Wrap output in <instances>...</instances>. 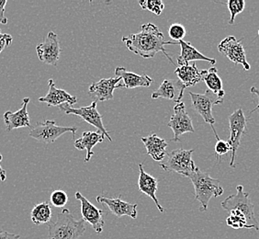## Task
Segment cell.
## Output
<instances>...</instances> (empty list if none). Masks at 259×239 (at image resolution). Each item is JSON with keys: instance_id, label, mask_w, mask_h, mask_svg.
Wrapping results in <instances>:
<instances>
[{"instance_id": "obj_1", "label": "cell", "mask_w": 259, "mask_h": 239, "mask_svg": "<svg viewBox=\"0 0 259 239\" xmlns=\"http://www.w3.org/2000/svg\"><path fill=\"white\" fill-rule=\"evenodd\" d=\"M121 41L130 52H133L145 59L153 58L158 52H162L172 64H174V61L167 54V51L164 49V46L180 45L176 42L164 41L163 32L157 26L151 22L141 26V30L138 33L123 36Z\"/></svg>"}, {"instance_id": "obj_2", "label": "cell", "mask_w": 259, "mask_h": 239, "mask_svg": "<svg viewBox=\"0 0 259 239\" xmlns=\"http://www.w3.org/2000/svg\"><path fill=\"white\" fill-rule=\"evenodd\" d=\"M85 232V221L75 220L68 209L63 210L56 221L48 224V239H78Z\"/></svg>"}, {"instance_id": "obj_3", "label": "cell", "mask_w": 259, "mask_h": 239, "mask_svg": "<svg viewBox=\"0 0 259 239\" xmlns=\"http://www.w3.org/2000/svg\"><path fill=\"white\" fill-rule=\"evenodd\" d=\"M189 179L194 186L195 199L200 205V212L207 211L211 198H217L224 194V189L220 185L219 179L211 178L209 173L201 171L198 167Z\"/></svg>"}, {"instance_id": "obj_4", "label": "cell", "mask_w": 259, "mask_h": 239, "mask_svg": "<svg viewBox=\"0 0 259 239\" xmlns=\"http://www.w3.org/2000/svg\"><path fill=\"white\" fill-rule=\"evenodd\" d=\"M222 207L229 213L233 210H239L245 215L249 229L254 228L258 231V221L254 214V205L249 199V193L244 192V187L242 185H238L236 187L235 194L230 195L224 202H222Z\"/></svg>"}, {"instance_id": "obj_5", "label": "cell", "mask_w": 259, "mask_h": 239, "mask_svg": "<svg viewBox=\"0 0 259 239\" xmlns=\"http://www.w3.org/2000/svg\"><path fill=\"white\" fill-rule=\"evenodd\" d=\"M194 149H176L166 154V160L160 164V167L167 172H176L183 177L190 178L197 169L192 154Z\"/></svg>"}, {"instance_id": "obj_6", "label": "cell", "mask_w": 259, "mask_h": 239, "mask_svg": "<svg viewBox=\"0 0 259 239\" xmlns=\"http://www.w3.org/2000/svg\"><path fill=\"white\" fill-rule=\"evenodd\" d=\"M190 95L194 110L203 118L205 123L210 125V127L217 138V141L221 140L217 135L214 126H213L215 124V119L212 115V107L214 105L222 104L224 102V100L220 99L217 95L214 94L213 92H211L209 90H206L204 94H198V93L190 92Z\"/></svg>"}, {"instance_id": "obj_7", "label": "cell", "mask_w": 259, "mask_h": 239, "mask_svg": "<svg viewBox=\"0 0 259 239\" xmlns=\"http://www.w3.org/2000/svg\"><path fill=\"white\" fill-rule=\"evenodd\" d=\"M78 127H64L56 125L55 121L45 120L44 122L37 123L34 127L30 130V137L35 140L45 143L52 144L60 137L61 135H65V133H72L73 137L75 138V133Z\"/></svg>"}, {"instance_id": "obj_8", "label": "cell", "mask_w": 259, "mask_h": 239, "mask_svg": "<svg viewBox=\"0 0 259 239\" xmlns=\"http://www.w3.org/2000/svg\"><path fill=\"white\" fill-rule=\"evenodd\" d=\"M230 127V138L227 142L231 146V161L230 167L235 168L236 152L241 145V137L246 133L247 118L245 117L244 110L242 109L234 110L228 117Z\"/></svg>"}, {"instance_id": "obj_9", "label": "cell", "mask_w": 259, "mask_h": 239, "mask_svg": "<svg viewBox=\"0 0 259 239\" xmlns=\"http://www.w3.org/2000/svg\"><path fill=\"white\" fill-rule=\"evenodd\" d=\"M59 109L63 111H65L66 114L77 115L81 117L82 119L87 122L88 124L93 125L96 127L99 132L102 133L105 135V137H108V139L110 142H112V138L109 135V132L106 130L102 122V115L97 110V101H93L90 106L88 107H81L78 109H75L71 107V105L65 104L59 106Z\"/></svg>"}, {"instance_id": "obj_10", "label": "cell", "mask_w": 259, "mask_h": 239, "mask_svg": "<svg viewBox=\"0 0 259 239\" xmlns=\"http://www.w3.org/2000/svg\"><path fill=\"white\" fill-rule=\"evenodd\" d=\"M167 126L173 131L174 138L171 141L175 143L180 142L181 135L187 133H194L195 129L192 121L190 115L188 114L185 104L182 101L180 103H177L175 106L173 115L171 116Z\"/></svg>"}, {"instance_id": "obj_11", "label": "cell", "mask_w": 259, "mask_h": 239, "mask_svg": "<svg viewBox=\"0 0 259 239\" xmlns=\"http://www.w3.org/2000/svg\"><path fill=\"white\" fill-rule=\"evenodd\" d=\"M218 50L235 65H241L244 70L248 71L251 65L246 59V54L242 40H237L234 36H228L218 45Z\"/></svg>"}, {"instance_id": "obj_12", "label": "cell", "mask_w": 259, "mask_h": 239, "mask_svg": "<svg viewBox=\"0 0 259 239\" xmlns=\"http://www.w3.org/2000/svg\"><path fill=\"white\" fill-rule=\"evenodd\" d=\"M36 52L40 61L46 65L56 66L60 58L62 49L58 36L54 31H50L45 41L37 45Z\"/></svg>"}, {"instance_id": "obj_13", "label": "cell", "mask_w": 259, "mask_h": 239, "mask_svg": "<svg viewBox=\"0 0 259 239\" xmlns=\"http://www.w3.org/2000/svg\"><path fill=\"white\" fill-rule=\"evenodd\" d=\"M75 198L79 201L81 204V214L83 220L91 224L93 229L95 230L98 234H100L103 231L104 227V218L102 210L98 209L95 205H92L89 200L84 197L80 192L75 193Z\"/></svg>"}, {"instance_id": "obj_14", "label": "cell", "mask_w": 259, "mask_h": 239, "mask_svg": "<svg viewBox=\"0 0 259 239\" xmlns=\"http://www.w3.org/2000/svg\"><path fill=\"white\" fill-rule=\"evenodd\" d=\"M120 80V77H110L93 82L90 85L89 93L97 102L112 100L114 90L122 88V84H118Z\"/></svg>"}, {"instance_id": "obj_15", "label": "cell", "mask_w": 259, "mask_h": 239, "mask_svg": "<svg viewBox=\"0 0 259 239\" xmlns=\"http://www.w3.org/2000/svg\"><path fill=\"white\" fill-rule=\"evenodd\" d=\"M97 202L106 205L110 212L114 214L116 217L120 218L122 216H129L133 219L137 218V205L130 204L121 200V196L118 198H110V197H103V196H98Z\"/></svg>"}, {"instance_id": "obj_16", "label": "cell", "mask_w": 259, "mask_h": 239, "mask_svg": "<svg viewBox=\"0 0 259 239\" xmlns=\"http://www.w3.org/2000/svg\"><path fill=\"white\" fill-rule=\"evenodd\" d=\"M30 100V98H24L20 110L16 112L8 110L3 114V120L8 132L22 127H30V116L28 112V104Z\"/></svg>"}, {"instance_id": "obj_17", "label": "cell", "mask_w": 259, "mask_h": 239, "mask_svg": "<svg viewBox=\"0 0 259 239\" xmlns=\"http://www.w3.org/2000/svg\"><path fill=\"white\" fill-rule=\"evenodd\" d=\"M185 89L184 85L180 80L164 79L157 90L153 92V99H165L174 100L175 102L180 103L183 98Z\"/></svg>"}, {"instance_id": "obj_18", "label": "cell", "mask_w": 259, "mask_h": 239, "mask_svg": "<svg viewBox=\"0 0 259 239\" xmlns=\"http://www.w3.org/2000/svg\"><path fill=\"white\" fill-rule=\"evenodd\" d=\"M139 167V178H138V188L139 190L147 195L151 199L155 202V206L160 213H164V209L163 206L160 205L158 200L156 198V192L158 190V179H155L152 175L148 174L144 170V166L142 163L138 165Z\"/></svg>"}, {"instance_id": "obj_19", "label": "cell", "mask_w": 259, "mask_h": 239, "mask_svg": "<svg viewBox=\"0 0 259 239\" xmlns=\"http://www.w3.org/2000/svg\"><path fill=\"white\" fill-rule=\"evenodd\" d=\"M48 86H49V90L48 93L39 99L40 102L46 103L48 106H61V105L67 104L75 105L77 102V99L75 96H72L69 93H67L65 90H61L56 88L54 79L48 80Z\"/></svg>"}, {"instance_id": "obj_20", "label": "cell", "mask_w": 259, "mask_h": 239, "mask_svg": "<svg viewBox=\"0 0 259 239\" xmlns=\"http://www.w3.org/2000/svg\"><path fill=\"white\" fill-rule=\"evenodd\" d=\"M116 77H120L123 80L122 88L133 90L136 88H149L155 80L148 75H137L133 72H129L122 66H117L115 68Z\"/></svg>"}, {"instance_id": "obj_21", "label": "cell", "mask_w": 259, "mask_h": 239, "mask_svg": "<svg viewBox=\"0 0 259 239\" xmlns=\"http://www.w3.org/2000/svg\"><path fill=\"white\" fill-rule=\"evenodd\" d=\"M142 142L144 143L147 154L157 162H161L166 156V148L168 146L167 142L164 139L160 138L155 134L148 135L146 137H142Z\"/></svg>"}, {"instance_id": "obj_22", "label": "cell", "mask_w": 259, "mask_h": 239, "mask_svg": "<svg viewBox=\"0 0 259 239\" xmlns=\"http://www.w3.org/2000/svg\"><path fill=\"white\" fill-rule=\"evenodd\" d=\"M205 70H199L195 63L192 65H179L175 70V74L178 75L185 89L201 82Z\"/></svg>"}, {"instance_id": "obj_23", "label": "cell", "mask_w": 259, "mask_h": 239, "mask_svg": "<svg viewBox=\"0 0 259 239\" xmlns=\"http://www.w3.org/2000/svg\"><path fill=\"white\" fill-rule=\"evenodd\" d=\"M181 48L180 55L178 56V64L179 65H189L191 61H205L209 62L211 65L216 64L215 58H209L208 56L201 54L199 51L193 47L190 42H185L184 40L179 42Z\"/></svg>"}, {"instance_id": "obj_24", "label": "cell", "mask_w": 259, "mask_h": 239, "mask_svg": "<svg viewBox=\"0 0 259 239\" xmlns=\"http://www.w3.org/2000/svg\"><path fill=\"white\" fill-rule=\"evenodd\" d=\"M105 135L99 131L97 132H84L82 136L75 141V147L78 150H87L85 162H90L93 156V147L99 143L104 141Z\"/></svg>"}, {"instance_id": "obj_25", "label": "cell", "mask_w": 259, "mask_h": 239, "mask_svg": "<svg viewBox=\"0 0 259 239\" xmlns=\"http://www.w3.org/2000/svg\"><path fill=\"white\" fill-rule=\"evenodd\" d=\"M202 81H204L209 90L217 95L220 99L224 100L225 91L223 89V81L218 75V70L216 67L211 66L209 69L205 70Z\"/></svg>"}, {"instance_id": "obj_26", "label": "cell", "mask_w": 259, "mask_h": 239, "mask_svg": "<svg viewBox=\"0 0 259 239\" xmlns=\"http://www.w3.org/2000/svg\"><path fill=\"white\" fill-rule=\"evenodd\" d=\"M31 222L36 225L49 224L52 218V209L47 202L35 205L30 213Z\"/></svg>"}, {"instance_id": "obj_27", "label": "cell", "mask_w": 259, "mask_h": 239, "mask_svg": "<svg viewBox=\"0 0 259 239\" xmlns=\"http://www.w3.org/2000/svg\"><path fill=\"white\" fill-rule=\"evenodd\" d=\"M226 224L234 229H240V228L249 229L245 215L242 212H240L239 210H233L230 212V215L226 219Z\"/></svg>"}, {"instance_id": "obj_28", "label": "cell", "mask_w": 259, "mask_h": 239, "mask_svg": "<svg viewBox=\"0 0 259 239\" xmlns=\"http://www.w3.org/2000/svg\"><path fill=\"white\" fill-rule=\"evenodd\" d=\"M138 4L143 10H148L157 16L161 15L164 10V4L161 0H145L139 1Z\"/></svg>"}, {"instance_id": "obj_29", "label": "cell", "mask_w": 259, "mask_h": 239, "mask_svg": "<svg viewBox=\"0 0 259 239\" xmlns=\"http://www.w3.org/2000/svg\"><path fill=\"white\" fill-rule=\"evenodd\" d=\"M227 8L230 11L231 18H230L229 24L233 25L236 15L242 13L245 9V2L244 0H229L226 3Z\"/></svg>"}, {"instance_id": "obj_30", "label": "cell", "mask_w": 259, "mask_h": 239, "mask_svg": "<svg viewBox=\"0 0 259 239\" xmlns=\"http://www.w3.org/2000/svg\"><path fill=\"white\" fill-rule=\"evenodd\" d=\"M50 201L52 205L55 207H64L68 202V196L64 190L57 189V190H54L52 192Z\"/></svg>"}, {"instance_id": "obj_31", "label": "cell", "mask_w": 259, "mask_h": 239, "mask_svg": "<svg viewBox=\"0 0 259 239\" xmlns=\"http://www.w3.org/2000/svg\"><path fill=\"white\" fill-rule=\"evenodd\" d=\"M186 33H187V31H186L184 26L181 25L180 23H173L172 25L170 26L169 30H168L170 38L173 39L176 43L183 41Z\"/></svg>"}, {"instance_id": "obj_32", "label": "cell", "mask_w": 259, "mask_h": 239, "mask_svg": "<svg viewBox=\"0 0 259 239\" xmlns=\"http://www.w3.org/2000/svg\"><path fill=\"white\" fill-rule=\"evenodd\" d=\"M214 150L217 156H222L231 151V146L228 144V142L224 140H218L215 145Z\"/></svg>"}, {"instance_id": "obj_33", "label": "cell", "mask_w": 259, "mask_h": 239, "mask_svg": "<svg viewBox=\"0 0 259 239\" xmlns=\"http://www.w3.org/2000/svg\"><path fill=\"white\" fill-rule=\"evenodd\" d=\"M13 38L10 34L8 33H2L0 30V54L2 53V51L5 49L6 47L10 46L12 44Z\"/></svg>"}, {"instance_id": "obj_34", "label": "cell", "mask_w": 259, "mask_h": 239, "mask_svg": "<svg viewBox=\"0 0 259 239\" xmlns=\"http://www.w3.org/2000/svg\"><path fill=\"white\" fill-rule=\"evenodd\" d=\"M8 4V1L0 0V24H7L8 19L6 18L5 10L6 5Z\"/></svg>"}, {"instance_id": "obj_35", "label": "cell", "mask_w": 259, "mask_h": 239, "mask_svg": "<svg viewBox=\"0 0 259 239\" xmlns=\"http://www.w3.org/2000/svg\"><path fill=\"white\" fill-rule=\"evenodd\" d=\"M0 239H20V234H10L6 231H1Z\"/></svg>"}, {"instance_id": "obj_36", "label": "cell", "mask_w": 259, "mask_h": 239, "mask_svg": "<svg viewBox=\"0 0 259 239\" xmlns=\"http://www.w3.org/2000/svg\"><path fill=\"white\" fill-rule=\"evenodd\" d=\"M250 92H251V94L254 95L256 97V99H257V105H256V107L254 108V110H251V112L250 113H253L254 111H256V110H259V90L257 89H255L254 87H252L251 89H250Z\"/></svg>"}, {"instance_id": "obj_37", "label": "cell", "mask_w": 259, "mask_h": 239, "mask_svg": "<svg viewBox=\"0 0 259 239\" xmlns=\"http://www.w3.org/2000/svg\"><path fill=\"white\" fill-rule=\"evenodd\" d=\"M2 160H3V156H2V154H0V163ZM6 179H7V172L2 169V167L0 165V179H1V181H5Z\"/></svg>"}, {"instance_id": "obj_38", "label": "cell", "mask_w": 259, "mask_h": 239, "mask_svg": "<svg viewBox=\"0 0 259 239\" xmlns=\"http://www.w3.org/2000/svg\"><path fill=\"white\" fill-rule=\"evenodd\" d=\"M257 33H258V35H259V30H258V31H257Z\"/></svg>"}]
</instances>
